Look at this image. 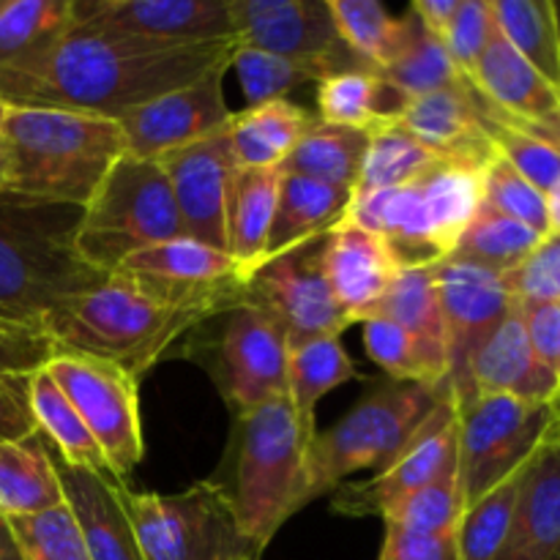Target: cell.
Returning a JSON list of instances; mask_svg holds the SVG:
<instances>
[{
	"instance_id": "11",
	"label": "cell",
	"mask_w": 560,
	"mask_h": 560,
	"mask_svg": "<svg viewBox=\"0 0 560 560\" xmlns=\"http://www.w3.org/2000/svg\"><path fill=\"white\" fill-rule=\"evenodd\" d=\"M326 249L328 233L266 257L244 277V304L273 317L288 345L342 337L353 326L328 284Z\"/></svg>"
},
{
	"instance_id": "41",
	"label": "cell",
	"mask_w": 560,
	"mask_h": 560,
	"mask_svg": "<svg viewBox=\"0 0 560 560\" xmlns=\"http://www.w3.org/2000/svg\"><path fill=\"white\" fill-rule=\"evenodd\" d=\"M405 20H408V33H405L402 49H399L397 58L392 60V66L377 71L383 80L392 82V85L397 88V91H402L408 98L424 96V93L441 91V88L457 85V82L468 80V77L459 74L457 66L452 63L441 38L427 33L424 27H421V22L413 16V11H408Z\"/></svg>"
},
{
	"instance_id": "14",
	"label": "cell",
	"mask_w": 560,
	"mask_h": 560,
	"mask_svg": "<svg viewBox=\"0 0 560 560\" xmlns=\"http://www.w3.org/2000/svg\"><path fill=\"white\" fill-rule=\"evenodd\" d=\"M213 345L211 381L235 413L288 394V334L252 304L224 312Z\"/></svg>"
},
{
	"instance_id": "21",
	"label": "cell",
	"mask_w": 560,
	"mask_h": 560,
	"mask_svg": "<svg viewBox=\"0 0 560 560\" xmlns=\"http://www.w3.org/2000/svg\"><path fill=\"white\" fill-rule=\"evenodd\" d=\"M470 82L490 107L487 118L534 131L560 145V91L520 58L498 27Z\"/></svg>"
},
{
	"instance_id": "49",
	"label": "cell",
	"mask_w": 560,
	"mask_h": 560,
	"mask_svg": "<svg viewBox=\"0 0 560 560\" xmlns=\"http://www.w3.org/2000/svg\"><path fill=\"white\" fill-rule=\"evenodd\" d=\"M492 33H495V20H492L490 0H459L452 25L443 33V47L459 74L468 80L474 77Z\"/></svg>"
},
{
	"instance_id": "8",
	"label": "cell",
	"mask_w": 560,
	"mask_h": 560,
	"mask_svg": "<svg viewBox=\"0 0 560 560\" xmlns=\"http://www.w3.org/2000/svg\"><path fill=\"white\" fill-rule=\"evenodd\" d=\"M180 235L184 224L162 162L124 153L82 208L77 252L109 277L137 252Z\"/></svg>"
},
{
	"instance_id": "23",
	"label": "cell",
	"mask_w": 560,
	"mask_h": 560,
	"mask_svg": "<svg viewBox=\"0 0 560 560\" xmlns=\"http://www.w3.org/2000/svg\"><path fill=\"white\" fill-rule=\"evenodd\" d=\"M47 443V441H44ZM91 560H142L135 528L120 501V481L102 470L66 465L47 446Z\"/></svg>"
},
{
	"instance_id": "12",
	"label": "cell",
	"mask_w": 560,
	"mask_h": 560,
	"mask_svg": "<svg viewBox=\"0 0 560 560\" xmlns=\"http://www.w3.org/2000/svg\"><path fill=\"white\" fill-rule=\"evenodd\" d=\"M230 14L238 47L290 60L312 82L345 71H370L339 36L328 0H230Z\"/></svg>"
},
{
	"instance_id": "54",
	"label": "cell",
	"mask_w": 560,
	"mask_h": 560,
	"mask_svg": "<svg viewBox=\"0 0 560 560\" xmlns=\"http://www.w3.org/2000/svg\"><path fill=\"white\" fill-rule=\"evenodd\" d=\"M377 560H459L457 536H424L386 525Z\"/></svg>"
},
{
	"instance_id": "51",
	"label": "cell",
	"mask_w": 560,
	"mask_h": 560,
	"mask_svg": "<svg viewBox=\"0 0 560 560\" xmlns=\"http://www.w3.org/2000/svg\"><path fill=\"white\" fill-rule=\"evenodd\" d=\"M52 355L55 345L47 334L0 317V372L33 375L42 366H47Z\"/></svg>"
},
{
	"instance_id": "56",
	"label": "cell",
	"mask_w": 560,
	"mask_h": 560,
	"mask_svg": "<svg viewBox=\"0 0 560 560\" xmlns=\"http://www.w3.org/2000/svg\"><path fill=\"white\" fill-rule=\"evenodd\" d=\"M0 560H25L22 558L20 545H16L14 539L9 517H3V514H0Z\"/></svg>"
},
{
	"instance_id": "28",
	"label": "cell",
	"mask_w": 560,
	"mask_h": 560,
	"mask_svg": "<svg viewBox=\"0 0 560 560\" xmlns=\"http://www.w3.org/2000/svg\"><path fill=\"white\" fill-rule=\"evenodd\" d=\"M410 98L375 71H345L317 82V118L375 131L402 118Z\"/></svg>"
},
{
	"instance_id": "10",
	"label": "cell",
	"mask_w": 560,
	"mask_h": 560,
	"mask_svg": "<svg viewBox=\"0 0 560 560\" xmlns=\"http://www.w3.org/2000/svg\"><path fill=\"white\" fill-rule=\"evenodd\" d=\"M459 410L457 474L465 509L523 474L560 427L556 402L534 405L514 397H476Z\"/></svg>"
},
{
	"instance_id": "46",
	"label": "cell",
	"mask_w": 560,
	"mask_h": 560,
	"mask_svg": "<svg viewBox=\"0 0 560 560\" xmlns=\"http://www.w3.org/2000/svg\"><path fill=\"white\" fill-rule=\"evenodd\" d=\"M487 135H490L498 156L512 164L528 184H534L547 197V191L560 178L558 142L492 118H487Z\"/></svg>"
},
{
	"instance_id": "19",
	"label": "cell",
	"mask_w": 560,
	"mask_h": 560,
	"mask_svg": "<svg viewBox=\"0 0 560 560\" xmlns=\"http://www.w3.org/2000/svg\"><path fill=\"white\" fill-rule=\"evenodd\" d=\"M452 394L457 408L490 394L534 405L558 402V377L536 359L517 304L470 353L463 381Z\"/></svg>"
},
{
	"instance_id": "17",
	"label": "cell",
	"mask_w": 560,
	"mask_h": 560,
	"mask_svg": "<svg viewBox=\"0 0 560 560\" xmlns=\"http://www.w3.org/2000/svg\"><path fill=\"white\" fill-rule=\"evenodd\" d=\"M162 167L173 186L186 238L228 252V202L235 178V153L228 129L200 142L164 153Z\"/></svg>"
},
{
	"instance_id": "24",
	"label": "cell",
	"mask_w": 560,
	"mask_h": 560,
	"mask_svg": "<svg viewBox=\"0 0 560 560\" xmlns=\"http://www.w3.org/2000/svg\"><path fill=\"white\" fill-rule=\"evenodd\" d=\"M402 271L381 235L345 219L328 233L326 273L337 304L350 323H361Z\"/></svg>"
},
{
	"instance_id": "26",
	"label": "cell",
	"mask_w": 560,
	"mask_h": 560,
	"mask_svg": "<svg viewBox=\"0 0 560 560\" xmlns=\"http://www.w3.org/2000/svg\"><path fill=\"white\" fill-rule=\"evenodd\" d=\"M350 206H353V191L350 189H339V186L304 178V175L282 173L266 257L279 255V252L317 238V235L331 233L339 222L348 219Z\"/></svg>"
},
{
	"instance_id": "37",
	"label": "cell",
	"mask_w": 560,
	"mask_h": 560,
	"mask_svg": "<svg viewBox=\"0 0 560 560\" xmlns=\"http://www.w3.org/2000/svg\"><path fill=\"white\" fill-rule=\"evenodd\" d=\"M328 9L342 42L366 69L377 74L392 66L408 33L405 16L388 14L377 0H328Z\"/></svg>"
},
{
	"instance_id": "20",
	"label": "cell",
	"mask_w": 560,
	"mask_h": 560,
	"mask_svg": "<svg viewBox=\"0 0 560 560\" xmlns=\"http://www.w3.org/2000/svg\"><path fill=\"white\" fill-rule=\"evenodd\" d=\"M432 277L446 323L448 383L454 392L463 381L470 353L514 310L517 301L509 290L506 273L441 260L432 266Z\"/></svg>"
},
{
	"instance_id": "39",
	"label": "cell",
	"mask_w": 560,
	"mask_h": 560,
	"mask_svg": "<svg viewBox=\"0 0 560 560\" xmlns=\"http://www.w3.org/2000/svg\"><path fill=\"white\" fill-rule=\"evenodd\" d=\"M71 25V0H0V69L38 55Z\"/></svg>"
},
{
	"instance_id": "55",
	"label": "cell",
	"mask_w": 560,
	"mask_h": 560,
	"mask_svg": "<svg viewBox=\"0 0 560 560\" xmlns=\"http://www.w3.org/2000/svg\"><path fill=\"white\" fill-rule=\"evenodd\" d=\"M457 9L459 0H416V3L410 5V11H413L416 20L421 22V27H424L427 33H432L435 38H441V42L443 33L452 25Z\"/></svg>"
},
{
	"instance_id": "25",
	"label": "cell",
	"mask_w": 560,
	"mask_h": 560,
	"mask_svg": "<svg viewBox=\"0 0 560 560\" xmlns=\"http://www.w3.org/2000/svg\"><path fill=\"white\" fill-rule=\"evenodd\" d=\"M560 545V427L523 470L506 545L495 560H550Z\"/></svg>"
},
{
	"instance_id": "61",
	"label": "cell",
	"mask_w": 560,
	"mask_h": 560,
	"mask_svg": "<svg viewBox=\"0 0 560 560\" xmlns=\"http://www.w3.org/2000/svg\"><path fill=\"white\" fill-rule=\"evenodd\" d=\"M556 405H558V413H560V397H558V402H556Z\"/></svg>"
},
{
	"instance_id": "59",
	"label": "cell",
	"mask_w": 560,
	"mask_h": 560,
	"mask_svg": "<svg viewBox=\"0 0 560 560\" xmlns=\"http://www.w3.org/2000/svg\"><path fill=\"white\" fill-rule=\"evenodd\" d=\"M5 115H9V104H5V102H3V98H0V126H3Z\"/></svg>"
},
{
	"instance_id": "58",
	"label": "cell",
	"mask_w": 560,
	"mask_h": 560,
	"mask_svg": "<svg viewBox=\"0 0 560 560\" xmlns=\"http://www.w3.org/2000/svg\"><path fill=\"white\" fill-rule=\"evenodd\" d=\"M5 180H9V164H5L3 145H0V191L5 189Z\"/></svg>"
},
{
	"instance_id": "9",
	"label": "cell",
	"mask_w": 560,
	"mask_h": 560,
	"mask_svg": "<svg viewBox=\"0 0 560 560\" xmlns=\"http://www.w3.org/2000/svg\"><path fill=\"white\" fill-rule=\"evenodd\" d=\"M120 501L142 560H260L219 481H197L173 495L135 492L120 481Z\"/></svg>"
},
{
	"instance_id": "57",
	"label": "cell",
	"mask_w": 560,
	"mask_h": 560,
	"mask_svg": "<svg viewBox=\"0 0 560 560\" xmlns=\"http://www.w3.org/2000/svg\"><path fill=\"white\" fill-rule=\"evenodd\" d=\"M547 222H550V233H560V178L547 191Z\"/></svg>"
},
{
	"instance_id": "42",
	"label": "cell",
	"mask_w": 560,
	"mask_h": 560,
	"mask_svg": "<svg viewBox=\"0 0 560 560\" xmlns=\"http://www.w3.org/2000/svg\"><path fill=\"white\" fill-rule=\"evenodd\" d=\"M366 355L381 370H386L388 381L408 383H441L448 381V364L438 353H432L421 339L405 331L402 326L383 317H366L359 323Z\"/></svg>"
},
{
	"instance_id": "13",
	"label": "cell",
	"mask_w": 560,
	"mask_h": 560,
	"mask_svg": "<svg viewBox=\"0 0 560 560\" xmlns=\"http://www.w3.org/2000/svg\"><path fill=\"white\" fill-rule=\"evenodd\" d=\"M47 370L102 448L109 476L126 481L145 454L135 377L109 361L80 353H55Z\"/></svg>"
},
{
	"instance_id": "15",
	"label": "cell",
	"mask_w": 560,
	"mask_h": 560,
	"mask_svg": "<svg viewBox=\"0 0 560 560\" xmlns=\"http://www.w3.org/2000/svg\"><path fill=\"white\" fill-rule=\"evenodd\" d=\"M459 410L446 394L408 448L370 481H345L334 490L331 512L342 517H383L408 495L435 481L457 459Z\"/></svg>"
},
{
	"instance_id": "48",
	"label": "cell",
	"mask_w": 560,
	"mask_h": 560,
	"mask_svg": "<svg viewBox=\"0 0 560 560\" xmlns=\"http://www.w3.org/2000/svg\"><path fill=\"white\" fill-rule=\"evenodd\" d=\"M230 66L238 74L249 107L288 98L290 91H295L304 82H312V77L301 66L252 47H235L233 63Z\"/></svg>"
},
{
	"instance_id": "27",
	"label": "cell",
	"mask_w": 560,
	"mask_h": 560,
	"mask_svg": "<svg viewBox=\"0 0 560 560\" xmlns=\"http://www.w3.org/2000/svg\"><path fill=\"white\" fill-rule=\"evenodd\" d=\"M282 167H238L228 202V255L241 277L266 257L268 233L277 213Z\"/></svg>"
},
{
	"instance_id": "16",
	"label": "cell",
	"mask_w": 560,
	"mask_h": 560,
	"mask_svg": "<svg viewBox=\"0 0 560 560\" xmlns=\"http://www.w3.org/2000/svg\"><path fill=\"white\" fill-rule=\"evenodd\" d=\"M230 63L217 66L200 80L120 115L118 124L124 131L126 153L162 159L164 153H173L228 129L233 118V109L224 102V74Z\"/></svg>"
},
{
	"instance_id": "29",
	"label": "cell",
	"mask_w": 560,
	"mask_h": 560,
	"mask_svg": "<svg viewBox=\"0 0 560 560\" xmlns=\"http://www.w3.org/2000/svg\"><path fill=\"white\" fill-rule=\"evenodd\" d=\"M310 124L312 118L304 113V107L288 102V98L233 113L228 124V137L235 153V164L255 170L282 167Z\"/></svg>"
},
{
	"instance_id": "18",
	"label": "cell",
	"mask_w": 560,
	"mask_h": 560,
	"mask_svg": "<svg viewBox=\"0 0 560 560\" xmlns=\"http://www.w3.org/2000/svg\"><path fill=\"white\" fill-rule=\"evenodd\" d=\"M74 25L151 42H222L233 36L230 0H71Z\"/></svg>"
},
{
	"instance_id": "50",
	"label": "cell",
	"mask_w": 560,
	"mask_h": 560,
	"mask_svg": "<svg viewBox=\"0 0 560 560\" xmlns=\"http://www.w3.org/2000/svg\"><path fill=\"white\" fill-rule=\"evenodd\" d=\"M506 282L517 304L560 301V233H547L536 249L506 273Z\"/></svg>"
},
{
	"instance_id": "60",
	"label": "cell",
	"mask_w": 560,
	"mask_h": 560,
	"mask_svg": "<svg viewBox=\"0 0 560 560\" xmlns=\"http://www.w3.org/2000/svg\"><path fill=\"white\" fill-rule=\"evenodd\" d=\"M550 560H560V545H558V550L550 556Z\"/></svg>"
},
{
	"instance_id": "3",
	"label": "cell",
	"mask_w": 560,
	"mask_h": 560,
	"mask_svg": "<svg viewBox=\"0 0 560 560\" xmlns=\"http://www.w3.org/2000/svg\"><path fill=\"white\" fill-rule=\"evenodd\" d=\"M82 208L0 191V317L47 334V323L107 279L77 252Z\"/></svg>"
},
{
	"instance_id": "44",
	"label": "cell",
	"mask_w": 560,
	"mask_h": 560,
	"mask_svg": "<svg viewBox=\"0 0 560 560\" xmlns=\"http://www.w3.org/2000/svg\"><path fill=\"white\" fill-rule=\"evenodd\" d=\"M463 512L465 503L463 490H459L457 459H454L435 481H430L419 492H413V495L399 501L394 509H388L383 520H386V525H397V528L413 530V534L457 536Z\"/></svg>"
},
{
	"instance_id": "30",
	"label": "cell",
	"mask_w": 560,
	"mask_h": 560,
	"mask_svg": "<svg viewBox=\"0 0 560 560\" xmlns=\"http://www.w3.org/2000/svg\"><path fill=\"white\" fill-rule=\"evenodd\" d=\"M66 503L58 470L42 435L31 441H0V514L27 517Z\"/></svg>"
},
{
	"instance_id": "34",
	"label": "cell",
	"mask_w": 560,
	"mask_h": 560,
	"mask_svg": "<svg viewBox=\"0 0 560 560\" xmlns=\"http://www.w3.org/2000/svg\"><path fill=\"white\" fill-rule=\"evenodd\" d=\"M366 317H383V320L397 323L405 331L413 334L416 339H421L432 353L446 359L448 364L446 323H443L432 266L402 268Z\"/></svg>"
},
{
	"instance_id": "47",
	"label": "cell",
	"mask_w": 560,
	"mask_h": 560,
	"mask_svg": "<svg viewBox=\"0 0 560 560\" xmlns=\"http://www.w3.org/2000/svg\"><path fill=\"white\" fill-rule=\"evenodd\" d=\"M481 202L492 211L503 213V217L528 224L536 233H550L547 197L534 184H528L512 164L503 162L498 153L481 175Z\"/></svg>"
},
{
	"instance_id": "32",
	"label": "cell",
	"mask_w": 560,
	"mask_h": 560,
	"mask_svg": "<svg viewBox=\"0 0 560 560\" xmlns=\"http://www.w3.org/2000/svg\"><path fill=\"white\" fill-rule=\"evenodd\" d=\"M27 397H31V410L38 424V435L47 441V446L66 465L109 474L102 448L93 441L91 430L85 427L82 416L77 413V408L66 397L63 388L49 375L47 366H42V370L31 375V381H27Z\"/></svg>"
},
{
	"instance_id": "31",
	"label": "cell",
	"mask_w": 560,
	"mask_h": 560,
	"mask_svg": "<svg viewBox=\"0 0 560 560\" xmlns=\"http://www.w3.org/2000/svg\"><path fill=\"white\" fill-rule=\"evenodd\" d=\"M370 135L372 131L353 129V126H337L312 118L299 145L284 159L282 173L304 175V178L355 191L361 164H364L366 148H370Z\"/></svg>"
},
{
	"instance_id": "33",
	"label": "cell",
	"mask_w": 560,
	"mask_h": 560,
	"mask_svg": "<svg viewBox=\"0 0 560 560\" xmlns=\"http://www.w3.org/2000/svg\"><path fill=\"white\" fill-rule=\"evenodd\" d=\"M353 359L345 350L342 337H317L290 345L288 350V397L306 432L315 435L317 402L342 383L353 381Z\"/></svg>"
},
{
	"instance_id": "38",
	"label": "cell",
	"mask_w": 560,
	"mask_h": 560,
	"mask_svg": "<svg viewBox=\"0 0 560 560\" xmlns=\"http://www.w3.org/2000/svg\"><path fill=\"white\" fill-rule=\"evenodd\" d=\"M118 271L145 273V277L178 284H211L241 277L238 266L228 252L211 249L186 235L137 252Z\"/></svg>"
},
{
	"instance_id": "43",
	"label": "cell",
	"mask_w": 560,
	"mask_h": 560,
	"mask_svg": "<svg viewBox=\"0 0 560 560\" xmlns=\"http://www.w3.org/2000/svg\"><path fill=\"white\" fill-rule=\"evenodd\" d=\"M528 468V465H525ZM523 474L512 476L498 485L463 512L457 525V556L459 560H495L506 545L512 528L514 506H517Z\"/></svg>"
},
{
	"instance_id": "45",
	"label": "cell",
	"mask_w": 560,
	"mask_h": 560,
	"mask_svg": "<svg viewBox=\"0 0 560 560\" xmlns=\"http://www.w3.org/2000/svg\"><path fill=\"white\" fill-rule=\"evenodd\" d=\"M9 523L25 560H91L69 503L42 514L11 517Z\"/></svg>"
},
{
	"instance_id": "40",
	"label": "cell",
	"mask_w": 560,
	"mask_h": 560,
	"mask_svg": "<svg viewBox=\"0 0 560 560\" xmlns=\"http://www.w3.org/2000/svg\"><path fill=\"white\" fill-rule=\"evenodd\" d=\"M441 162H448V159L438 156L399 124L383 126L370 135V148H366L353 197L413 184L416 178H421L427 170Z\"/></svg>"
},
{
	"instance_id": "1",
	"label": "cell",
	"mask_w": 560,
	"mask_h": 560,
	"mask_svg": "<svg viewBox=\"0 0 560 560\" xmlns=\"http://www.w3.org/2000/svg\"><path fill=\"white\" fill-rule=\"evenodd\" d=\"M235 38L151 42L71 25L33 58L0 69L9 107H49L115 118L233 60Z\"/></svg>"
},
{
	"instance_id": "22",
	"label": "cell",
	"mask_w": 560,
	"mask_h": 560,
	"mask_svg": "<svg viewBox=\"0 0 560 560\" xmlns=\"http://www.w3.org/2000/svg\"><path fill=\"white\" fill-rule=\"evenodd\" d=\"M487 102L470 80L410 98L399 126L448 162L487 167L495 145L487 135Z\"/></svg>"
},
{
	"instance_id": "35",
	"label": "cell",
	"mask_w": 560,
	"mask_h": 560,
	"mask_svg": "<svg viewBox=\"0 0 560 560\" xmlns=\"http://www.w3.org/2000/svg\"><path fill=\"white\" fill-rule=\"evenodd\" d=\"M501 36L560 91V22L550 0H490Z\"/></svg>"
},
{
	"instance_id": "6",
	"label": "cell",
	"mask_w": 560,
	"mask_h": 560,
	"mask_svg": "<svg viewBox=\"0 0 560 560\" xmlns=\"http://www.w3.org/2000/svg\"><path fill=\"white\" fill-rule=\"evenodd\" d=\"M481 175L485 167L441 162L413 184L355 195L348 219L381 235L402 268L435 266L479 213Z\"/></svg>"
},
{
	"instance_id": "7",
	"label": "cell",
	"mask_w": 560,
	"mask_h": 560,
	"mask_svg": "<svg viewBox=\"0 0 560 560\" xmlns=\"http://www.w3.org/2000/svg\"><path fill=\"white\" fill-rule=\"evenodd\" d=\"M312 438L315 435L304 430L288 394L235 413L233 479L230 485H219L233 501L241 528L260 550L271 545L279 528L295 514Z\"/></svg>"
},
{
	"instance_id": "2",
	"label": "cell",
	"mask_w": 560,
	"mask_h": 560,
	"mask_svg": "<svg viewBox=\"0 0 560 560\" xmlns=\"http://www.w3.org/2000/svg\"><path fill=\"white\" fill-rule=\"evenodd\" d=\"M244 304V277L178 284L115 271L47 323L55 353L109 361L137 383L184 334Z\"/></svg>"
},
{
	"instance_id": "53",
	"label": "cell",
	"mask_w": 560,
	"mask_h": 560,
	"mask_svg": "<svg viewBox=\"0 0 560 560\" xmlns=\"http://www.w3.org/2000/svg\"><path fill=\"white\" fill-rule=\"evenodd\" d=\"M523 315L525 334L536 359L558 377L560 383V301L545 304H517Z\"/></svg>"
},
{
	"instance_id": "4",
	"label": "cell",
	"mask_w": 560,
	"mask_h": 560,
	"mask_svg": "<svg viewBox=\"0 0 560 560\" xmlns=\"http://www.w3.org/2000/svg\"><path fill=\"white\" fill-rule=\"evenodd\" d=\"M5 191L85 208L104 175L126 153L115 118L71 109L9 107L0 126Z\"/></svg>"
},
{
	"instance_id": "36",
	"label": "cell",
	"mask_w": 560,
	"mask_h": 560,
	"mask_svg": "<svg viewBox=\"0 0 560 560\" xmlns=\"http://www.w3.org/2000/svg\"><path fill=\"white\" fill-rule=\"evenodd\" d=\"M541 238L545 235L530 230L528 224L503 217V213L492 211L481 202L479 213L468 224V230H465L463 238L457 241V246H454L446 260L487 268V271L495 273H509L536 249Z\"/></svg>"
},
{
	"instance_id": "5",
	"label": "cell",
	"mask_w": 560,
	"mask_h": 560,
	"mask_svg": "<svg viewBox=\"0 0 560 560\" xmlns=\"http://www.w3.org/2000/svg\"><path fill=\"white\" fill-rule=\"evenodd\" d=\"M452 383L383 381L328 430L315 432L304 459L295 514L361 470H386L430 421Z\"/></svg>"
},
{
	"instance_id": "52",
	"label": "cell",
	"mask_w": 560,
	"mask_h": 560,
	"mask_svg": "<svg viewBox=\"0 0 560 560\" xmlns=\"http://www.w3.org/2000/svg\"><path fill=\"white\" fill-rule=\"evenodd\" d=\"M27 381L31 375L0 372V441L22 443L38 435L31 397H27Z\"/></svg>"
}]
</instances>
